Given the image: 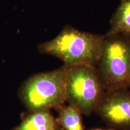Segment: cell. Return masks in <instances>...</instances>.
<instances>
[{
	"label": "cell",
	"mask_w": 130,
	"mask_h": 130,
	"mask_svg": "<svg viewBox=\"0 0 130 130\" xmlns=\"http://www.w3.org/2000/svg\"><path fill=\"white\" fill-rule=\"evenodd\" d=\"M66 66L29 77L19 89V98L29 112L57 110L64 105Z\"/></svg>",
	"instance_id": "obj_3"
},
{
	"label": "cell",
	"mask_w": 130,
	"mask_h": 130,
	"mask_svg": "<svg viewBox=\"0 0 130 130\" xmlns=\"http://www.w3.org/2000/svg\"><path fill=\"white\" fill-rule=\"evenodd\" d=\"M108 130H115V129H108Z\"/></svg>",
	"instance_id": "obj_10"
},
{
	"label": "cell",
	"mask_w": 130,
	"mask_h": 130,
	"mask_svg": "<svg viewBox=\"0 0 130 130\" xmlns=\"http://www.w3.org/2000/svg\"><path fill=\"white\" fill-rule=\"evenodd\" d=\"M129 90H130V88H129Z\"/></svg>",
	"instance_id": "obj_11"
},
{
	"label": "cell",
	"mask_w": 130,
	"mask_h": 130,
	"mask_svg": "<svg viewBox=\"0 0 130 130\" xmlns=\"http://www.w3.org/2000/svg\"><path fill=\"white\" fill-rule=\"evenodd\" d=\"M95 113L111 127L130 130V90L105 92Z\"/></svg>",
	"instance_id": "obj_5"
},
{
	"label": "cell",
	"mask_w": 130,
	"mask_h": 130,
	"mask_svg": "<svg viewBox=\"0 0 130 130\" xmlns=\"http://www.w3.org/2000/svg\"><path fill=\"white\" fill-rule=\"evenodd\" d=\"M120 4L112 16L106 35L130 37V0H119Z\"/></svg>",
	"instance_id": "obj_7"
},
{
	"label": "cell",
	"mask_w": 130,
	"mask_h": 130,
	"mask_svg": "<svg viewBox=\"0 0 130 130\" xmlns=\"http://www.w3.org/2000/svg\"><path fill=\"white\" fill-rule=\"evenodd\" d=\"M11 130H64L50 110L29 112L20 124Z\"/></svg>",
	"instance_id": "obj_6"
},
{
	"label": "cell",
	"mask_w": 130,
	"mask_h": 130,
	"mask_svg": "<svg viewBox=\"0 0 130 130\" xmlns=\"http://www.w3.org/2000/svg\"><path fill=\"white\" fill-rule=\"evenodd\" d=\"M92 130H102L101 129H92Z\"/></svg>",
	"instance_id": "obj_9"
},
{
	"label": "cell",
	"mask_w": 130,
	"mask_h": 130,
	"mask_svg": "<svg viewBox=\"0 0 130 130\" xmlns=\"http://www.w3.org/2000/svg\"><path fill=\"white\" fill-rule=\"evenodd\" d=\"M65 93L66 102L83 115L89 116L95 112L105 93L96 68L66 66Z\"/></svg>",
	"instance_id": "obj_4"
},
{
	"label": "cell",
	"mask_w": 130,
	"mask_h": 130,
	"mask_svg": "<svg viewBox=\"0 0 130 130\" xmlns=\"http://www.w3.org/2000/svg\"><path fill=\"white\" fill-rule=\"evenodd\" d=\"M104 36L66 26L53 39L38 45L39 51L59 58L68 66L86 64L96 67Z\"/></svg>",
	"instance_id": "obj_1"
},
{
	"label": "cell",
	"mask_w": 130,
	"mask_h": 130,
	"mask_svg": "<svg viewBox=\"0 0 130 130\" xmlns=\"http://www.w3.org/2000/svg\"><path fill=\"white\" fill-rule=\"evenodd\" d=\"M105 92L130 88V37L104 36L96 66Z\"/></svg>",
	"instance_id": "obj_2"
},
{
	"label": "cell",
	"mask_w": 130,
	"mask_h": 130,
	"mask_svg": "<svg viewBox=\"0 0 130 130\" xmlns=\"http://www.w3.org/2000/svg\"><path fill=\"white\" fill-rule=\"evenodd\" d=\"M57 121L64 130H85L83 123V114L72 105H63L57 110Z\"/></svg>",
	"instance_id": "obj_8"
}]
</instances>
